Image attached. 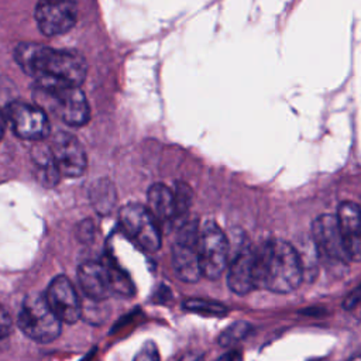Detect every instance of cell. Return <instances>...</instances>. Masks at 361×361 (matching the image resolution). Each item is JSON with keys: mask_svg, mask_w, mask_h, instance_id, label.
I'll return each mask as SVG.
<instances>
[{"mask_svg": "<svg viewBox=\"0 0 361 361\" xmlns=\"http://www.w3.org/2000/svg\"><path fill=\"white\" fill-rule=\"evenodd\" d=\"M16 61L35 83L80 86L87 72V65L78 52L41 44H20L16 48Z\"/></svg>", "mask_w": 361, "mask_h": 361, "instance_id": "6da1fadb", "label": "cell"}, {"mask_svg": "<svg viewBox=\"0 0 361 361\" xmlns=\"http://www.w3.org/2000/svg\"><path fill=\"white\" fill-rule=\"evenodd\" d=\"M257 286L275 293L295 290L303 281L298 250L288 241L274 238L257 250Z\"/></svg>", "mask_w": 361, "mask_h": 361, "instance_id": "7a4b0ae2", "label": "cell"}, {"mask_svg": "<svg viewBox=\"0 0 361 361\" xmlns=\"http://www.w3.org/2000/svg\"><path fill=\"white\" fill-rule=\"evenodd\" d=\"M32 96L38 107L54 113L68 126L80 127L89 121L90 109L79 86L35 83Z\"/></svg>", "mask_w": 361, "mask_h": 361, "instance_id": "3957f363", "label": "cell"}, {"mask_svg": "<svg viewBox=\"0 0 361 361\" xmlns=\"http://www.w3.org/2000/svg\"><path fill=\"white\" fill-rule=\"evenodd\" d=\"M21 331L38 343H49L61 333V320L51 310L42 293L28 295L17 319Z\"/></svg>", "mask_w": 361, "mask_h": 361, "instance_id": "277c9868", "label": "cell"}, {"mask_svg": "<svg viewBox=\"0 0 361 361\" xmlns=\"http://www.w3.org/2000/svg\"><path fill=\"white\" fill-rule=\"evenodd\" d=\"M228 252L230 248L223 230L214 221L207 220L197 231L200 275L207 279H217L226 269Z\"/></svg>", "mask_w": 361, "mask_h": 361, "instance_id": "5b68a950", "label": "cell"}, {"mask_svg": "<svg viewBox=\"0 0 361 361\" xmlns=\"http://www.w3.org/2000/svg\"><path fill=\"white\" fill-rule=\"evenodd\" d=\"M118 221L126 234L144 251L155 252L161 248V228L147 206L127 203L118 212Z\"/></svg>", "mask_w": 361, "mask_h": 361, "instance_id": "8992f818", "label": "cell"}, {"mask_svg": "<svg viewBox=\"0 0 361 361\" xmlns=\"http://www.w3.org/2000/svg\"><path fill=\"white\" fill-rule=\"evenodd\" d=\"M197 223L185 221L172 244V267L176 276L188 283L199 281L200 268L197 257Z\"/></svg>", "mask_w": 361, "mask_h": 361, "instance_id": "52a82bcc", "label": "cell"}, {"mask_svg": "<svg viewBox=\"0 0 361 361\" xmlns=\"http://www.w3.org/2000/svg\"><path fill=\"white\" fill-rule=\"evenodd\" d=\"M314 251L330 267H345L350 262L337 227L336 216L320 214L312 224Z\"/></svg>", "mask_w": 361, "mask_h": 361, "instance_id": "ba28073f", "label": "cell"}, {"mask_svg": "<svg viewBox=\"0 0 361 361\" xmlns=\"http://www.w3.org/2000/svg\"><path fill=\"white\" fill-rule=\"evenodd\" d=\"M6 117L13 131L24 140L39 141L49 134V120L47 113L37 104L24 102H10L6 109Z\"/></svg>", "mask_w": 361, "mask_h": 361, "instance_id": "9c48e42d", "label": "cell"}, {"mask_svg": "<svg viewBox=\"0 0 361 361\" xmlns=\"http://www.w3.org/2000/svg\"><path fill=\"white\" fill-rule=\"evenodd\" d=\"M76 0H39L35 21L44 35L55 37L68 32L76 23Z\"/></svg>", "mask_w": 361, "mask_h": 361, "instance_id": "30bf717a", "label": "cell"}, {"mask_svg": "<svg viewBox=\"0 0 361 361\" xmlns=\"http://www.w3.org/2000/svg\"><path fill=\"white\" fill-rule=\"evenodd\" d=\"M49 152L59 175L78 178L85 172L87 165L86 154L75 135L65 131L56 133L49 145Z\"/></svg>", "mask_w": 361, "mask_h": 361, "instance_id": "8fae6325", "label": "cell"}, {"mask_svg": "<svg viewBox=\"0 0 361 361\" xmlns=\"http://www.w3.org/2000/svg\"><path fill=\"white\" fill-rule=\"evenodd\" d=\"M255 265L257 250H254L248 241H243L234 248L227 274L228 288L234 293L247 295L257 286Z\"/></svg>", "mask_w": 361, "mask_h": 361, "instance_id": "7c38bea8", "label": "cell"}, {"mask_svg": "<svg viewBox=\"0 0 361 361\" xmlns=\"http://www.w3.org/2000/svg\"><path fill=\"white\" fill-rule=\"evenodd\" d=\"M44 296L61 323L73 324L82 316L79 296L72 282L66 276L59 275L54 278Z\"/></svg>", "mask_w": 361, "mask_h": 361, "instance_id": "4fadbf2b", "label": "cell"}, {"mask_svg": "<svg viewBox=\"0 0 361 361\" xmlns=\"http://www.w3.org/2000/svg\"><path fill=\"white\" fill-rule=\"evenodd\" d=\"M336 221L347 257L350 258V261L358 262L361 259L360 206L355 202L340 203L336 214Z\"/></svg>", "mask_w": 361, "mask_h": 361, "instance_id": "5bb4252c", "label": "cell"}, {"mask_svg": "<svg viewBox=\"0 0 361 361\" xmlns=\"http://www.w3.org/2000/svg\"><path fill=\"white\" fill-rule=\"evenodd\" d=\"M78 281L83 293L93 300H104L111 295L106 262L86 261L78 268Z\"/></svg>", "mask_w": 361, "mask_h": 361, "instance_id": "9a60e30c", "label": "cell"}, {"mask_svg": "<svg viewBox=\"0 0 361 361\" xmlns=\"http://www.w3.org/2000/svg\"><path fill=\"white\" fill-rule=\"evenodd\" d=\"M148 210L154 216L158 226H171L173 224L175 214V202L173 192L164 183H154L147 193Z\"/></svg>", "mask_w": 361, "mask_h": 361, "instance_id": "2e32d148", "label": "cell"}, {"mask_svg": "<svg viewBox=\"0 0 361 361\" xmlns=\"http://www.w3.org/2000/svg\"><path fill=\"white\" fill-rule=\"evenodd\" d=\"M116 189L109 179H99L90 189V200L99 214H107L116 204Z\"/></svg>", "mask_w": 361, "mask_h": 361, "instance_id": "e0dca14e", "label": "cell"}, {"mask_svg": "<svg viewBox=\"0 0 361 361\" xmlns=\"http://www.w3.org/2000/svg\"><path fill=\"white\" fill-rule=\"evenodd\" d=\"M107 269H109V276H110V288H111V295L128 298L134 295V285L128 275L113 261L107 262Z\"/></svg>", "mask_w": 361, "mask_h": 361, "instance_id": "ac0fdd59", "label": "cell"}, {"mask_svg": "<svg viewBox=\"0 0 361 361\" xmlns=\"http://www.w3.org/2000/svg\"><path fill=\"white\" fill-rule=\"evenodd\" d=\"M173 202H175V214H173V223L182 224L186 221V217L189 214V209L192 204V190L185 182H178L175 192H173Z\"/></svg>", "mask_w": 361, "mask_h": 361, "instance_id": "d6986e66", "label": "cell"}, {"mask_svg": "<svg viewBox=\"0 0 361 361\" xmlns=\"http://www.w3.org/2000/svg\"><path fill=\"white\" fill-rule=\"evenodd\" d=\"M183 307L189 312L199 313L203 316H224L227 314V307L219 302L207 299H188Z\"/></svg>", "mask_w": 361, "mask_h": 361, "instance_id": "ffe728a7", "label": "cell"}, {"mask_svg": "<svg viewBox=\"0 0 361 361\" xmlns=\"http://www.w3.org/2000/svg\"><path fill=\"white\" fill-rule=\"evenodd\" d=\"M250 330H251V324L248 322H245V320L235 322L221 331L217 341L221 347H230V345L238 343L240 340H243L250 333Z\"/></svg>", "mask_w": 361, "mask_h": 361, "instance_id": "44dd1931", "label": "cell"}, {"mask_svg": "<svg viewBox=\"0 0 361 361\" xmlns=\"http://www.w3.org/2000/svg\"><path fill=\"white\" fill-rule=\"evenodd\" d=\"M134 361H159V353L152 341L145 343L137 353Z\"/></svg>", "mask_w": 361, "mask_h": 361, "instance_id": "7402d4cb", "label": "cell"}, {"mask_svg": "<svg viewBox=\"0 0 361 361\" xmlns=\"http://www.w3.org/2000/svg\"><path fill=\"white\" fill-rule=\"evenodd\" d=\"M11 331V319L6 309L0 305V338H4Z\"/></svg>", "mask_w": 361, "mask_h": 361, "instance_id": "603a6c76", "label": "cell"}, {"mask_svg": "<svg viewBox=\"0 0 361 361\" xmlns=\"http://www.w3.org/2000/svg\"><path fill=\"white\" fill-rule=\"evenodd\" d=\"M94 234V227L93 223L90 220H85L80 226H79V238L82 241H90L93 238Z\"/></svg>", "mask_w": 361, "mask_h": 361, "instance_id": "cb8c5ba5", "label": "cell"}, {"mask_svg": "<svg viewBox=\"0 0 361 361\" xmlns=\"http://www.w3.org/2000/svg\"><path fill=\"white\" fill-rule=\"evenodd\" d=\"M358 302H360V286H357V288L345 298L343 306H344V309L351 310V309H354V307L357 306Z\"/></svg>", "mask_w": 361, "mask_h": 361, "instance_id": "d4e9b609", "label": "cell"}, {"mask_svg": "<svg viewBox=\"0 0 361 361\" xmlns=\"http://www.w3.org/2000/svg\"><path fill=\"white\" fill-rule=\"evenodd\" d=\"M217 361H240V353L235 350H231L224 355H221Z\"/></svg>", "mask_w": 361, "mask_h": 361, "instance_id": "484cf974", "label": "cell"}, {"mask_svg": "<svg viewBox=\"0 0 361 361\" xmlns=\"http://www.w3.org/2000/svg\"><path fill=\"white\" fill-rule=\"evenodd\" d=\"M180 361H203V357L200 354H188Z\"/></svg>", "mask_w": 361, "mask_h": 361, "instance_id": "4316f807", "label": "cell"}, {"mask_svg": "<svg viewBox=\"0 0 361 361\" xmlns=\"http://www.w3.org/2000/svg\"><path fill=\"white\" fill-rule=\"evenodd\" d=\"M3 133H4V118H3L1 114H0V140H1V137H3Z\"/></svg>", "mask_w": 361, "mask_h": 361, "instance_id": "83f0119b", "label": "cell"}, {"mask_svg": "<svg viewBox=\"0 0 361 361\" xmlns=\"http://www.w3.org/2000/svg\"><path fill=\"white\" fill-rule=\"evenodd\" d=\"M310 361H326V358H316V360H310Z\"/></svg>", "mask_w": 361, "mask_h": 361, "instance_id": "f1b7e54d", "label": "cell"}]
</instances>
